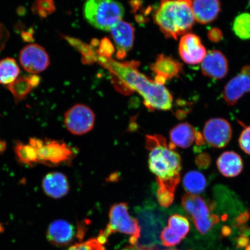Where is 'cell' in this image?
<instances>
[{
  "mask_svg": "<svg viewBox=\"0 0 250 250\" xmlns=\"http://www.w3.org/2000/svg\"><path fill=\"white\" fill-rule=\"evenodd\" d=\"M81 54L84 61L92 60L98 62L116 77V87L121 92L139 93L150 111H167L171 108L173 99L169 90L140 73L137 68L138 62H119L110 58L103 57L87 45Z\"/></svg>",
  "mask_w": 250,
  "mask_h": 250,
  "instance_id": "1",
  "label": "cell"
},
{
  "mask_svg": "<svg viewBox=\"0 0 250 250\" xmlns=\"http://www.w3.org/2000/svg\"><path fill=\"white\" fill-rule=\"evenodd\" d=\"M192 0H161L154 21L164 35L177 40L192 29L195 18Z\"/></svg>",
  "mask_w": 250,
  "mask_h": 250,
  "instance_id": "2",
  "label": "cell"
},
{
  "mask_svg": "<svg viewBox=\"0 0 250 250\" xmlns=\"http://www.w3.org/2000/svg\"><path fill=\"white\" fill-rule=\"evenodd\" d=\"M146 140V148L149 152V170L158 180L180 182L181 158L179 153L159 134L147 135Z\"/></svg>",
  "mask_w": 250,
  "mask_h": 250,
  "instance_id": "3",
  "label": "cell"
},
{
  "mask_svg": "<svg viewBox=\"0 0 250 250\" xmlns=\"http://www.w3.org/2000/svg\"><path fill=\"white\" fill-rule=\"evenodd\" d=\"M125 8L116 0H86L83 15L90 25L99 30L109 31L123 20Z\"/></svg>",
  "mask_w": 250,
  "mask_h": 250,
  "instance_id": "4",
  "label": "cell"
},
{
  "mask_svg": "<svg viewBox=\"0 0 250 250\" xmlns=\"http://www.w3.org/2000/svg\"><path fill=\"white\" fill-rule=\"evenodd\" d=\"M120 232L130 235V243L137 245L141 237V228L137 219L130 216L126 203H120L111 207L109 212V223L105 229L101 231L98 241L104 245L112 233Z\"/></svg>",
  "mask_w": 250,
  "mask_h": 250,
  "instance_id": "5",
  "label": "cell"
},
{
  "mask_svg": "<svg viewBox=\"0 0 250 250\" xmlns=\"http://www.w3.org/2000/svg\"><path fill=\"white\" fill-rule=\"evenodd\" d=\"M29 143L37 150L39 164L48 167L69 165L77 154L76 149L62 140L32 137L29 139Z\"/></svg>",
  "mask_w": 250,
  "mask_h": 250,
  "instance_id": "6",
  "label": "cell"
},
{
  "mask_svg": "<svg viewBox=\"0 0 250 250\" xmlns=\"http://www.w3.org/2000/svg\"><path fill=\"white\" fill-rule=\"evenodd\" d=\"M141 227L143 228L142 243L144 248L154 249L159 243V231L163 226L162 211L153 203H146L136 209Z\"/></svg>",
  "mask_w": 250,
  "mask_h": 250,
  "instance_id": "7",
  "label": "cell"
},
{
  "mask_svg": "<svg viewBox=\"0 0 250 250\" xmlns=\"http://www.w3.org/2000/svg\"><path fill=\"white\" fill-rule=\"evenodd\" d=\"M182 206L192 219L196 229L202 234L207 233L219 222L217 215L210 214L208 206L199 196L188 193L184 195Z\"/></svg>",
  "mask_w": 250,
  "mask_h": 250,
  "instance_id": "8",
  "label": "cell"
},
{
  "mask_svg": "<svg viewBox=\"0 0 250 250\" xmlns=\"http://www.w3.org/2000/svg\"><path fill=\"white\" fill-rule=\"evenodd\" d=\"M64 122L65 127L75 135H82L93 129L95 115L87 106L77 104L65 112Z\"/></svg>",
  "mask_w": 250,
  "mask_h": 250,
  "instance_id": "9",
  "label": "cell"
},
{
  "mask_svg": "<svg viewBox=\"0 0 250 250\" xmlns=\"http://www.w3.org/2000/svg\"><path fill=\"white\" fill-rule=\"evenodd\" d=\"M202 135L212 147L223 148L230 142L232 129L229 122L225 119L214 118L206 122Z\"/></svg>",
  "mask_w": 250,
  "mask_h": 250,
  "instance_id": "10",
  "label": "cell"
},
{
  "mask_svg": "<svg viewBox=\"0 0 250 250\" xmlns=\"http://www.w3.org/2000/svg\"><path fill=\"white\" fill-rule=\"evenodd\" d=\"M20 62L24 70L32 74L45 71L51 63L45 49L37 43H31L21 50Z\"/></svg>",
  "mask_w": 250,
  "mask_h": 250,
  "instance_id": "11",
  "label": "cell"
},
{
  "mask_svg": "<svg viewBox=\"0 0 250 250\" xmlns=\"http://www.w3.org/2000/svg\"><path fill=\"white\" fill-rule=\"evenodd\" d=\"M250 93V66L246 65L224 87L223 96L229 105L236 104L245 94Z\"/></svg>",
  "mask_w": 250,
  "mask_h": 250,
  "instance_id": "12",
  "label": "cell"
},
{
  "mask_svg": "<svg viewBox=\"0 0 250 250\" xmlns=\"http://www.w3.org/2000/svg\"><path fill=\"white\" fill-rule=\"evenodd\" d=\"M179 52L181 59L188 64L202 62L207 52L201 40L195 34L187 33L180 40Z\"/></svg>",
  "mask_w": 250,
  "mask_h": 250,
  "instance_id": "13",
  "label": "cell"
},
{
  "mask_svg": "<svg viewBox=\"0 0 250 250\" xmlns=\"http://www.w3.org/2000/svg\"><path fill=\"white\" fill-rule=\"evenodd\" d=\"M109 31L116 46L117 58L124 59L133 46L134 27L132 24L121 20L114 24Z\"/></svg>",
  "mask_w": 250,
  "mask_h": 250,
  "instance_id": "14",
  "label": "cell"
},
{
  "mask_svg": "<svg viewBox=\"0 0 250 250\" xmlns=\"http://www.w3.org/2000/svg\"><path fill=\"white\" fill-rule=\"evenodd\" d=\"M201 69L205 76L214 80L223 79L228 71L227 59L220 51L212 50L202 62Z\"/></svg>",
  "mask_w": 250,
  "mask_h": 250,
  "instance_id": "15",
  "label": "cell"
},
{
  "mask_svg": "<svg viewBox=\"0 0 250 250\" xmlns=\"http://www.w3.org/2000/svg\"><path fill=\"white\" fill-rule=\"evenodd\" d=\"M76 230L73 225L63 220L53 221L46 230L47 240L57 247L69 245L73 242Z\"/></svg>",
  "mask_w": 250,
  "mask_h": 250,
  "instance_id": "16",
  "label": "cell"
},
{
  "mask_svg": "<svg viewBox=\"0 0 250 250\" xmlns=\"http://www.w3.org/2000/svg\"><path fill=\"white\" fill-rule=\"evenodd\" d=\"M152 70L155 74V83L164 84L168 80L177 77L182 71V65L170 56L161 55L152 65Z\"/></svg>",
  "mask_w": 250,
  "mask_h": 250,
  "instance_id": "17",
  "label": "cell"
},
{
  "mask_svg": "<svg viewBox=\"0 0 250 250\" xmlns=\"http://www.w3.org/2000/svg\"><path fill=\"white\" fill-rule=\"evenodd\" d=\"M42 188L45 195L58 199L68 194L70 184L66 176L60 172H51L45 175L42 181Z\"/></svg>",
  "mask_w": 250,
  "mask_h": 250,
  "instance_id": "18",
  "label": "cell"
},
{
  "mask_svg": "<svg viewBox=\"0 0 250 250\" xmlns=\"http://www.w3.org/2000/svg\"><path fill=\"white\" fill-rule=\"evenodd\" d=\"M192 11L195 20L206 24L216 20L221 11L220 0H193Z\"/></svg>",
  "mask_w": 250,
  "mask_h": 250,
  "instance_id": "19",
  "label": "cell"
},
{
  "mask_svg": "<svg viewBox=\"0 0 250 250\" xmlns=\"http://www.w3.org/2000/svg\"><path fill=\"white\" fill-rule=\"evenodd\" d=\"M197 133L192 125L184 123L178 124L170 132L171 145L176 147L188 148L196 142Z\"/></svg>",
  "mask_w": 250,
  "mask_h": 250,
  "instance_id": "20",
  "label": "cell"
},
{
  "mask_svg": "<svg viewBox=\"0 0 250 250\" xmlns=\"http://www.w3.org/2000/svg\"><path fill=\"white\" fill-rule=\"evenodd\" d=\"M217 166L220 173L226 177L238 176L243 170L241 156L233 151H226L217 159Z\"/></svg>",
  "mask_w": 250,
  "mask_h": 250,
  "instance_id": "21",
  "label": "cell"
},
{
  "mask_svg": "<svg viewBox=\"0 0 250 250\" xmlns=\"http://www.w3.org/2000/svg\"><path fill=\"white\" fill-rule=\"evenodd\" d=\"M183 185L188 194L198 196L205 191L207 187V180L201 172L189 171L183 178Z\"/></svg>",
  "mask_w": 250,
  "mask_h": 250,
  "instance_id": "22",
  "label": "cell"
},
{
  "mask_svg": "<svg viewBox=\"0 0 250 250\" xmlns=\"http://www.w3.org/2000/svg\"><path fill=\"white\" fill-rule=\"evenodd\" d=\"M16 158L20 164L33 167L39 164V156L37 150L30 144H25L21 141H16L14 145Z\"/></svg>",
  "mask_w": 250,
  "mask_h": 250,
  "instance_id": "23",
  "label": "cell"
},
{
  "mask_svg": "<svg viewBox=\"0 0 250 250\" xmlns=\"http://www.w3.org/2000/svg\"><path fill=\"white\" fill-rule=\"evenodd\" d=\"M20 68L14 59L7 58L0 61V84L10 85L17 80Z\"/></svg>",
  "mask_w": 250,
  "mask_h": 250,
  "instance_id": "24",
  "label": "cell"
},
{
  "mask_svg": "<svg viewBox=\"0 0 250 250\" xmlns=\"http://www.w3.org/2000/svg\"><path fill=\"white\" fill-rule=\"evenodd\" d=\"M7 87L13 96L16 103L23 101L34 89L28 76L18 78Z\"/></svg>",
  "mask_w": 250,
  "mask_h": 250,
  "instance_id": "25",
  "label": "cell"
},
{
  "mask_svg": "<svg viewBox=\"0 0 250 250\" xmlns=\"http://www.w3.org/2000/svg\"><path fill=\"white\" fill-rule=\"evenodd\" d=\"M232 30L239 39H250V13L245 12L237 16L233 21Z\"/></svg>",
  "mask_w": 250,
  "mask_h": 250,
  "instance_id": "26",
  "label": "cell"
},
{
  "mask_svg": "<svg viewBox=\"0 0 250 250\" xmlns=\"http://www.w3.org/2000/svg\"><path fill=\"white\" fill-rule=\"evenodd\" d=\"M168 227L182 239L187 235L190 229V225L188 219L179 214L171 215L168 220Z\"/></svg>",
  "mask_w": 250,
  "mask_h": 250,
  "instance_id": "27",
  "label": "cell"
},
{
  "mask_svg": "<svg viewBox=\"0 0 250 250\" xmlns=\"http://www.w3.org/2000/svg\"><path fill=\"white\" fill-rule=\"evenodd\" d=\"M31 10L42 19L48 18L56 10L54 0H34Z\"/></svg>",
  "mask_w": 250,
  "mask_h": 250,
  "instance_id": "28",
  "label": "cell"
},
{
  "mask_svg": "<svg viewBox=\"0 0 250 250\" xmlns=\"http://www.w3.org/2000/svg\"><path fill=\"white\" fill-rule=\"evenodd\" d=\"M160 239L162 245L166 247H174L179 245L183 239L167 227L165 228L162 231Z\"/></svg>",
  "mask_w": 250,
  "mask_h": 250,
  "instance_id": "29",
  "label": "cell"
},
{
  "mask_svg": "<svg viewBox=\"0 0 250 250\" xmlns=\"http://www.w3.org/2000/svg\"><path fill=\"white\" fill-rule=\"evenodd\" d=\"M158 202L162 207L167 208L173 203L174 199V192L165 188L164 187L158 186L157 193Z\"/></svg>",
  "mask_w": 250,
  "mask_h": 250,
  "instance_id": "30",
  "label": "cell"
},
{
  "mask_svg": "<svg viewBox=\"0 0 250 250\" xmlns=\"http://www.w3.org/2000/svg\"><path fill=\"white\" fill-rule=\"evenodd\" d=\"M67 250H105V249L98 239H91L85 242L72 246Z\"/></svg>",
  "mask_w": 250,
  "mask_h": 250,
  "instance_id": "31",
  "label": "cell"
},
{
  "mask_svg": "<svg viewBox=\"0 0 250 250\" xmlns=\"http://www.w3.org/2000/svg\"><path fill=\"white\" fill-rule=\"evenodd\" d=\"M240 147L244 152L250 155V126L246 127L239 137Z\"/></svg>",
  "mask_w": 250,
  "mask_h": 250,
  "instance_id": "32",
  "label": "cell"
},
{
  "mask_svg": "<svg viewBox=\"0 0 250 250\" xmlns=\"http://www.w3.org/2000/svg\"><path fill=\"white\" fill-rule=\"evenodd\" d=\"M195 164L201 169H207L211 163V158L207 152L200 153L196 156Z\"/></svg>",
  "mask_w": 250,
  "mask_h": 250,
  "instance_id": "33",
  "label": "cell"
},
{
  "mask_svg": "<svg viewBox=\"0 0 250 250\" xmlns=\"http://www.w3.org/2000/svg\"><path fill=\"white\" fill-rule=\"evenodd\" d=\"M10 37L9 31L4 24L0 23V51L5 48Z\"/></svg>",
  "mask_w": 250,
  "mask_h": 250,
  "instance_id": "34",
  "label": "cell"
},
{
  "mask_svg": "<svg viewBox=\"0 0 250 250\" xmlns=\"http://www.w3.org/2000/svg\"><path fill=\"white\" fill-rule=\"evenodd\" d=\"M208 37L211 42H218L223 39V34L220 29L214 27L208 31Z\"/></svg>",
  "mask_w": 250,
  "mask_h": 250,
  "instance_id": "35",
  "label": "cell"
},
{
  "mask_svg": "<svg viewBox=\"0 0 250 250\" xmlns=\"http://www.w3.org/2000/svg\"><path fill=\"white\" fill-rule=\"evenodd\" d=\"M34 31L32 28H30V29L27 30H21V38L24 42H33L34 41Z\"/></svg>",
  "mask_w": 250,
  "mask_h": 250,
  "instance_id": "36",
  "label": "cell"
},
{
  "mask_svg": "<svg viewBox=\"0 0 250 250\" xmlns=\"http://www.w3.org/2000/svg\"><path fill=\"white\" fill-rule=\"evenodd\" d=\"M250 211H246L240 214L238 217L236 218V224L237 226H241V225L245 224L250 220Z\"/></svg>",
  "mask_w": 250,
  "mask_h": 250,
  "instance_id": "37",
  "label": "cell"
},
{
  "mask_svg": "<svg viewBox=\"0 0 250 250\" xmlns=\"http://www.w3.org/2000/svg\"><path fill=\"white\" fill-rule=\"evenodd\" d=\"M28 78H29L30 82L34 88L38 86L42 81V78L37 74H31L28 76Z\"/></svg>",
  "mask_w": 250,
  "mask_h": 250,
  "instance_id": "38",
  "label": "cell"
},
{
  "mask_svg": "<svg viewBox=\"0 0 250 250\" xmlns=\"http://www.w3.org/2000/svg\"><path fill=\"white\" fill-rule=\"evenodd\" d=\"M250 242L249 239L245 236H240L237 239V246L244 248V247L249 246Z\"/></svg>",
  "mask_w": 250,
  "mask_h": 250,
  "instance_id": "39",
  "label": "cell"
},
{
  "mask_svg": "<svg viewBox=\"0 0 250 250\" xmlns=\"http://www.w3.org/2000/svg\"><path fill=\"white\" fill-rule=\"evenodd\" d=\"M121 250H156L155 249H148L144 248V247H141L138 246H132L130 247H127Z\"/></svg>",
  "mask_w": 250,
  "mask_h": 250,
  "instance_id": "40",
  "label": "cell"
},
{
  "mask_svg": "<svg viewBox=\"0 0 250 250\" xmlns=\"http://www.w3.org/2000/svg\"><path fill=\"white\" fill-rule=\"evenodd\" d=\"M7 148V144L5 141L0 139V153H3Z\"/></svg>",
  "mask_w": 250,
  "mask_h": 250,
  "instance_id": "41",
  "label": "cell"
},
{
  "mask_svg": "<svg viewBox=\"0 0 250 250\" xmlns=\"http://www.w3.org/2000/svg\"><path fill=\"white\" fill-rule=\"evenodd\" d=\"M230 233V229L227 227H225L223 229V234L225 236H228V234Z\"/></svg>",
  "mask_w": 250,
  "mask_h": 250,
  "instance_id": "42",
  "label": "cell"
},
{
  "mask_svg": "<svg viewBox=\"0 0 250 250\" xmlns=\"http://www.w3.org/2000/svg\"><path fill=\"white\" fill-rule=\"evenodd\" d=\"M246 250H250V245L247 246Z\"/></svg>",
  "mask_w": 250,
  "mask_h": 250,
  "instance_id": "43",
  "label": "cell"
},
{
  "mask_svg": "<svg viewBox=\"0 0 250 250\" xmlns=\"http://www.w3.org/2000/svg\"><path fill=\"white\" fill-rule=\"evenodd\" d=\"M175 250V249H168V250Z\"/></svg>",
  "mask_w": 250,
  "mask_h": 250,
  "instance_id": "44",
  "label": "cell"
},
{
  "mask_svg": "<svg viewBox=\"0 0 250 250\" xmlns=\"http://www.w3.org/2000/svg\"><path fill=\"white\" fill-rule=\"evenodd\" d=\"M249 1L250 2V0H249Z\"/></svg>",
  "mask_w": 250,
  "mask_h": 250,
  "instance_id": "45",
  "label": "cell"
}]
</instances>
